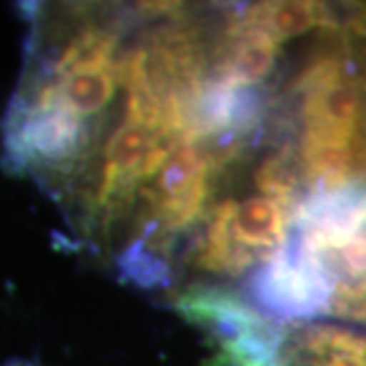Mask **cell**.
Segmentation results:
<instances>
[{"instance_id":"3","label":"cell","mask_w":366,"mask_h":366,"mask_svg":"<svg viewBox=\"0 0 366 366\" xmlns=\"http://www.w3.org/2000/svg\"><path fill=\"white\" fill-rule=\"evenodd\" d=\"M226 366H366V330L338 322L259 320L224 350Z\"/></svg>"},{"instance_id":"2","label":"cell","mask_w":366,"mask_h":366,"mask_svg":"<svg viewBox=\"0 0 366 366\" xmlns=\"http://www.w3.org/2000/svg\"><path fill=\"white\" fill-rule=\"evenodd\" d=\"M264 317L366 330V182L301 199L287 240L242 283Z\"/></svg>"},{"instance_id":"4","label":"cell","mask_w":366,"mask_h":366,"mask_svg":"<svg viewBox=\"0 0 366 366\" xmlns=\"http://www.w3.org/2000/svg\"><path fill=\"white\" fill-rule=\"evenodd\" d=\"M342 41L358 67L366 96V2L340 6Z\"/></svg>"},{"instance_id":"1","label":"cell","mask_w":366,"mask_h":366,"mask_svg":"<svg viewBox=\"0 0 366 366\" xmlns=\"http://www.w3.org/2000/svg\"><path fill=\"white\" fill-rule=\"evenodd\" d=\"M23 66L0 120L4 171L57 208L69 244L122 283L171 289L212 202L202 117L216 37L206 6L26 2Z\"/></svg>"}]
</instances>
